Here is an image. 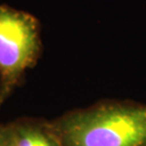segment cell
Listing matches in <instances>:
<instances>
[{
	"mask_svg": "<svg viewBox=\"0 0 146 146\" xmlns=\"http://www.w3.org/2000/svg\"><path fill=\"white\" fill-rule=\"evenodd\" d=\"M61 146H146V104L102 100L49 121Z\"/></svg>",
	"mask_w": 146,
	"mask_h": 146,
	"instance_id": "cell-1",
	"label": "cell"
},
{
	"mask_svg": "<svg viewBox=\"0 0 146 146\" xmlns=\"http://www.w3.org/2000/svg\"><path fill=\"white\" fill-rule=\"evenodd\" d=\"M1 127H2V123H1V122H0V130H1Z\"/></svg>",
	"mask_w": 146,
	"mask_h": 146,
	"instance_id": "cell-4",
	"label": "cell"
},
{
	"mask_svg": "<svg viewBox=\"0 0 146 146\" xmlns=\"http://www.w3.org/2000/svg\"><path fill=\"white\" fill-rule=\"evenodd\" d=\"M0 146H61L49 125V120L20 118L2 123Z\"/></svg>",
	"mask_w": 146,
	"mask_h": 146,
	"instance_id": "cell-3",
	"label": "cell"
},
{
	"mask_svg": "<svg viewBox=\"0 0 146 146\" xmlns=\"http://www.w3.org/2000/svg\"><path fill=\"white\" fill-rule=\"evenodd\" d=\"M41 50V28L36 16L0 5V108L36 65Z\"/></svg>",
	"mask_w": 146,
	"mask_h": 146,
	"instance_id": "cell-2",
	"label": "cell"
}]
</instances>
